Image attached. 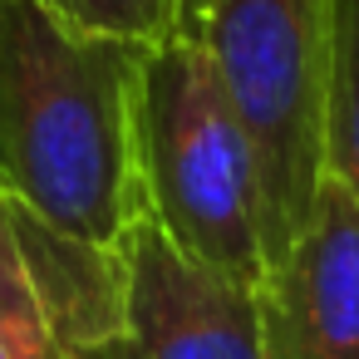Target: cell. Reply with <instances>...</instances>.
<instances>
[{"mask_svg":"<svg viewBox=\"0 0 359 359\" xmlns=\"http://www.w3.org/2000/svg\"><path fill=\"white\" fill-rule=\"evenodd\" d=\"M143 50L94 40L40 0H0V197L114 251L143 212L133 99Z\"/></svg>","mask_w":359,"mask_h":359,"instance_id":"1","label":"cell"},{"mask_svg":"<svg viewBox=\"0 0 359 359\" xmlns=\"http://www.w3.org/2000/svg\"><path fill=\"white\" fill-rule=\"evenodd\" d=\"M133 143L143 212L192 261L261 285V172L251 138L192 30L143 50Z\"/></svg>","mask_w":359,"mask_h":359,"instance_id":"2","label":"cell"},{"mask_svg":"<svg viewBox=\"0 0 359 359\" xmlns=\"http://www.w3.org/2000/svg\"><path fill=\"white\" fill-rule=\"evenodd\" d=\"M202 40L261 172L266 266L305 231L325 187L330 0H192Z\"/></svg>","mask_w":359,"mask_h":359,"instance_id":"3","label":"cell"},{"mask_svg":"<svg viewBox=\"0 0 359 359\" xmlns=\"http://www.w3.org/2000/svg\"><path fill=\"white\" fill-rule=\"evenodd\" d=\"M123 315L69 359H266L256 285L231 280L163 236L153 217L118 241Z\"/></svg>","mask_w":359,"mask_h":359,"instance_id":"4","label":"cell"},{"mask_svg":"<svg viewBox=\"0 0 359 359\" xmlns=\"http://www.w3.org/2000/svg\"><path fill=\"white\" fill-rule=\"evenodd\" d=\"M256 300L266 359H359V202L334 177Z\"/></svg>","mask_w":359,"mask_h":359,"instance_id":"5","label":"cell"},{"mask_svg":"<svg viewBox=\"0 0 359 359\" xmlns=\"http://www.w3.org/2000/svg\"><path fill=\"white\" fill-rule=\"evenodd\" d=\"M0 359H69L60 290L45 261V231L0 197Z\"/></svg>","mask_w":359,"mask_h":359,"instance_id":"6","label":"cell"},{"mask_svg":"<svg viewBox=\"0 0 359 359\" xmlns=\"http://www.w3.org/2000/svg\"><path fill=\"white\" fill-rule=\"evenodd\" d=\"M325 172L359 202V0H330Z\"/></svg>","mask_w":359,"mask_h":359,"instance_id":"7","label":"cell"},{"mask_svg":"<svg viewBox=\"0 0 359 359\" xmlns=\"http://www.w3.org/2000/svg\"><path fill=\"white\" fill-rule=\"evenodd\" d=\"M40 6L94 40H118L133 50L172 40L192 15V0H40Z\"/></svg>","mask_w":359,"mask_h":359,"instance_id":"8","label":"cell"}]
</instances>
